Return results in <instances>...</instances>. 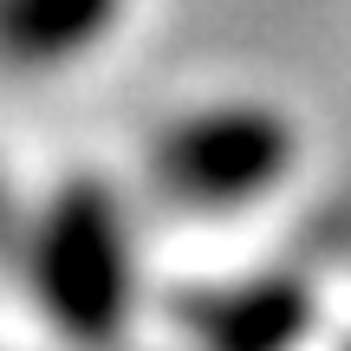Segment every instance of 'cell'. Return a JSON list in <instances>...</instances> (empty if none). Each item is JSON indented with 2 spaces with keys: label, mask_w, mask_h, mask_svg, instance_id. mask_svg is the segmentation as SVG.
Listing matches in <instances>:
<instances>
[{
  "label": "cell",
  "mask_w": 351,
  "mask_h": 351,
  "mask_svg": "<svg viewBox=\"0 0 351 351\" xmlns=\"http://www.w3.org/2000/svg\"><path fill=\"white\" fill-rule=\"evenodd\" d=\"M26 274L33 300L72 351H117L137 306V254L130 215L111 189L78 182L26 221Z\"/></svg>",
  "instance_id": "obj_1"
},
{
  "label": "cell",
  "mask_w": 351,
  "mask_h": 351,
  "mask_svg": "<svg viewBox=\"0 0 351 351\" xmlns=\"http://www.w3.org/2000/svg\"><path fill=\"white\" fill-rule=\"evenodd\" d=\"M300 163V124L267 98H208L176 111L150 143V189L182 215L261 208Z\"/></svg>",
  "instance_id": "obj_2"
},
{
  "label": "cell",
  "mask_w": 351,
  "mask_h": 351,
  "mask_svg": "<svg viewBox=\"0 0 351 351\" xmlns=\"http://www.w3.org/2000/svg\"><path fill=\"white\" fill-rule=\"evenodd\" d=\"M124 7L130 0H0V72H72L98 46H111Z\"/></svg>",
  "instance_id": "obj_3"
}]
</instances>
